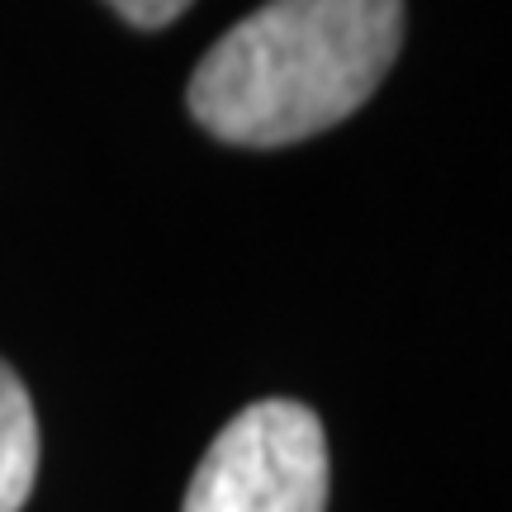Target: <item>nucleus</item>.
<instances>
[{
	"label": "nucleus",
	"mask_w": 512,
	"mask_h": 512,
	"mask_svg": "<svg viewBox=\"0 0 512 512\" xmlns=\"http://www.w3.org/2000/svg\"><path fill=\"white\" fill-rule=\"evenodd\" d=\"M403 48V0H266L200 57L190 114L233 147H290L380 91Z\"/></svg>",
	"instance_id": "f257e3e1"
},
{
	"label": "nucleus",
	"mask_w": 512,
	"mask_h": 512,
	"mask_svg": "<svg viewBox=\"0 0 512 512\" xmlns=\"http://www.w3.org/2000/svg\"><path fill=\"white\" fill-rule=\"evenodd\" d=\"M181 512H328V437L294 399H261L209 441Z\"/></svg>",
	"instance_id": "f03ea898"
},
{
	"label": "nucleus",
	"mask_w": 512,
	"mask_h": 512,
	"mask_svg": "<svg viewBox=\"0 0 512 512\" xmlns=\"http://www.w3.org/2000/svg\"><path fill=\"white\" fill-rule=\"evenodd\" d=\"M38 479V418L19 375L0 361V512H24Z\"/></svg>",
	"instance_id": "7ed1b4c3"
},
{
	"label": "nucleus",
	"mask_w": 512,
	"mask_h": 512,
	"mask_svg": "<svg viewBox=\"0 0 512 512\" xmlns=\"http://www.w3.org/2000/svg\"><path fill=\"white\" fill-rule=\"evenodd\" d=\"M195 0H110V10L128 19L133 29H166L171 19H181Z\"/></svg>",
	"instance_id": "20e7f679"
}]
</instances>
